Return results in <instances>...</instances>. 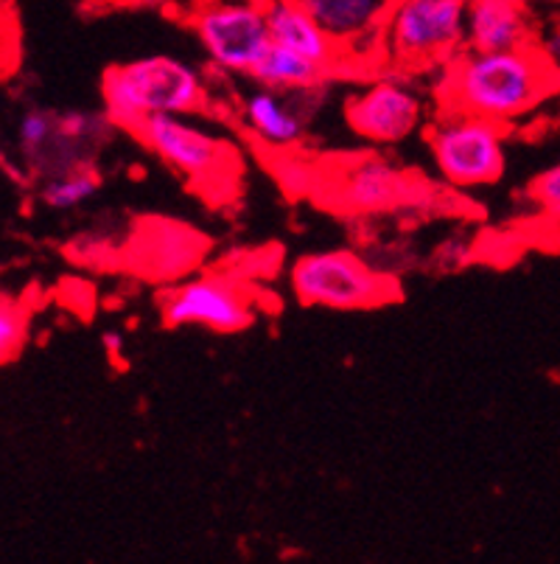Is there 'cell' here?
I'll use <instances>...</instances> for the list:
<instances>
[{
  "label": "cell",
  "instance_id": "obj_1",
  "mask_svg": "<svg viewBox=\"0 0 560 564\" xmlns=\"http://www.w3.org/2000/svg\"><path fill=\"white\" fill-rule=\"evenodd\" d=\"M560 87L536 45L510 51L462 48L435 70V105L510 127L532 116Z\"/></svg>",
  "mask_w": 560,
  "mask_h": 564
},
{
  "label": "cell",
  "instance_id": "obj_2",
  "mask_svg": "<svg viewBox=\"0 0 560 564\" xmlns=\"http://www.w3.org/2000/svg\"><path fill=\"white\" fill-rule=\"evenodd\" d=\"M208 107V76L183 56H138L101 76V110L118 132L135 135L138 127L154 116H199Z\"/></svg>",
  "mask_w": 560,
  "mask_h": 564
},
{
  "label": "cell",
  "instance_id": "obj_3",
  "mask_svg": "<svg viewBox=\"0 0 560 564\" xmlns=\"http://www.w3.org/2000/svg\"><path fill=\"white\" fill-rule=\"evenodd\" d=\"M135 138L210 205H230L239 197L244 181L241 150L197 116H154L138 127Z\"/></svg>",
  "mask_w": 560,
  "mask_h": 564
},
{
  "label": "cell",
  "instance_id": "obj_4",
  "mask_svg": "<svg viewBox=\"0 0 560 564\" xmlns=\"http://www.w3.org/2000/svg\"><path fill=\"white\" fill-rule=\"evenodd\" d=\"M320 203L342 217L376 219L407 212H435L440 197L420 174L400 169L376 152H359L342 158L339 166H328Z\"/></svg>",
  "mask_w": 560,
  "mask_h": 564
},
{
  "label": "cell",
  "instance_id": "obj_5",
  "mask_svg": "<svg viewBox=\"0 0 560 564\" xmlns=\"http://www.w3.org/2000/svg\"><path fill=\"white\" fill-rule=\"evenodd\" d=\"M292 295L303 306L333 312H364L395 304L400 299V279L351 248L308 250L292 261Z\"/></svg>",
  "mask_w": 560,
  "mask_h": 564
},
{
  "label": "cell",
  "instance_id": "obj_6",
  "mask_svg": "<svg viewBox=\"0 0 560 564\" xmlns=\"http://www.w3.org/2000/svg\"><path fill=\"white\" fill-rule=\"evenodd\" d=\"M435 174L451 192H476L507 172V127L457 110H435L424 130Z\"/></svg>",
  "mask_w": 560,
  "mask_h": 564
},
{
  "label": "cell",
  "instance_id": "obj_7",
  "mask_svg": "<svg viewBox=\"0 0 560 564\" xmlns=\"http://www.w3.org/2000/svg\"><path fill=\"white\" fill-rule=\"evenodd\" d=\"M465 48V0H393L382 32L384 65L435 74Z\"/></svg>",
  "mask_w": 560,
  "mask_h": 564
},
{
  "label": "cell",
  "instance_id": "obj_8",
  "mask_svg": "<svg viewBox=\"0 0 560 564\" xmlns=\"http://www.w3.org/2000/svg\"><path fill=\"white\" fill-rule=\"evenodd\" d=\"M259 292L233 267L197 270L161 292V315L172 329H208L239 335L259 321Z\"/></svg>",
  "mask_w": 560,
  "mask_h": 564
},
{
  "label": "cell",
  "instance_id": "obj_9",
  "mask_svg": "<svg viewBox=\"0 0 560 564\" xmlns=\"http://www.w3.org/2000/svg\"><path fill=\"white\" fill-rule=\"evenodd\" d=\"M418 74L384 65V74L364 82L345 101V124L370 147H400L426 130L429 99L415 79Z\"/></svg>",
  "mask_w": 560,
  "mask_h": 564
},
{
  "label": "cell",
  "instance_id": "obj_10",
  "mask_svg": "<svg viewBox=\"0 0 560 564\" xmlns=\"http://www.w3.org/2000/svg\"><path fill=\"white\" fill-rule=\"evenodd\" d=\"M191 32L213 70L250 79L270 48L264 0H208L194 12Z\"/></svg>",
  "mask_w": 560,
  "mask_h": 564
},
{
  "label": "cell",
  "instance_id": "obj_11",
  "mask_svg": "<svg viewBox=\"0 0 560 564\" xmlns=\"http://www.w3.org/2000/svg\"><path fill=\"white\" fill-rule=\"evenodd\" d=\"M331 82L303 90H275L253 82L235 101V124L266 155L303 150L308 130L328 101Z\"/></svg>",
  "mask_w": 560,
  "mask_h": 564
},
{
  "label": "cell",
  "instance_id": "obj_12",
  "mask_svg": "<svg viewBox=\"0 0 560 564\" xmlns=\"http://www.w3.org/2000/svg\"><path fill=\"white\" fill-rule=\"evenodd\" d=\"M210 242L194 225L166 217H141L123 242V267L132 275L172 286L202 267Z\"/></svg>",
  "mask_w": 560,
  "mask_h": 564
},
{
  "label": "cell",
  "instance_id": "obj_13",
  "mask_svg": "<svg viewBox=\"0 0 560 564\" xmlns=\"http://www.w3.org/2000/svg\"><path fill=\"white\" fill-rule=\"evenodd\" d=\"M116 132L118 127L105 110H54L43 143L20 161L37 181L70 169H92Z\"/></svg>",
  "mask_w": 560,
  "mask_h": 564
},
{
  "label": "cell",
  "instance_id": "obj_14",
  "mask_svg": "<svg viewBox=\"0 0 560 564\" xmlns=\"http://www.w3.org/2000/svg\"><path fill=\"white\" fill-rule=\"evenodd\" d=\"M328 37L362 70L384 65L382 32L393 0H300Z\"/></svg>",
  "mask_w": 560,
  "mask_h": 564
},
{
  "label": "cell",
  "instance_id": "obj_15",
  "mask_svg": "<svg viewBox=\"0 0 560 564\" xmlns=\"http://www.w3.org/2000/svg\"><path fill=\"white\" fill-rule=\"evenodd\" d=\"M266 25H270V43L284 45L308 56L311 63L331 70L337 79H345L351 74H364L353 59L342 54L337 43L328 37V32L315 20V14L303 7L300 0H264Z\"/></svg>",
  "mask_w": 560,
  "mask_h": 564
},
{
  "label": "cell",
  "instance_id": "obj_16",
  "mask_svg": "<svg viewBox=\"0 0 560 564\" xmlns=\"http://www.w3.org/2000/svg\"><path fill=\"white\" fill-rule=\"evenodd\" d=\"M532 43L530 0H465V48L510 51Z\"/></svg>",
  "mask_w": 560,
  "mask_h": 564
},
{
  "label": "cell",
  "instance_id": "obj_17",
  "mask_svg": "<svg viewBox=\"0 0 560 564\" xmlns=\"http://www.w3.org/2000/svg\"><path fill=\"white\" fill-rule=\"evenodd\" d=\"M333 79L337 76L328 68L311 63L308 56L297 54V51H289L275 43H270V48L264 51L261 63L255 65L253 76H250V82L275 87V90H303V87H317Z\"/></svg>",
  "mask_w": 560,
  "mask_h": 564
},
{
  "label": "cell",
  "instance_id": "obj_18",
  "mask_svg": "<svg viewBox=\"0 0 560 564\" xmlns=\"http://www.w3.org/2000/svg\"><path fill=\"white\" fill-rule=\"evenodd\" d=\"M101 183L105 181H101L99 166L70 169V172L51 174V177L40 181L37 197L48 212L70 214L76 208H85L87 203L99 197Z\"/></svg>",
  "mask_w": 560,
  "mask_h": 564
},
{
  "label": "cell",
  "instance_id": "obj_19",
  "mask_svg": "<svg viewBox=\"0 0 560 564\" xmlns=\"http://www.w3.org/2000/svg\"><path fill=\"white\" fill-rule=\"evenodd\" d=\"M272 177L277 181L281 192L286 197H315L320 199L322 188H326L328 163L308 161L300 150L295 152H277V155H266Z\"/></svg>",
  "mask_w": 560,
  "mask_h": 564
},
{
  "label": "cell",
  "instance_id": "obj_20",
  "mask_svg": "<svg viewBox=\"0 0 560 564\" xmlns=\"http://www.w3.org/2000/svg\"><path fill=\"white\" fill-rule=\"evenodd\" d=\"M31 301L18 292L0 290V368L23 354L31 335Z\"/></svg>",
  "mask_w": 560,
  "mask_h": 564
},
{
  "label": "cell",
  "instance_id": "obj_21",
  "mask_svg": "<svg viewBox=\"0 0 560 564\" xmlns=\"http://www.w3.org/2000/svg\"><path fill=\"white\" fill-rule=\"evenodd\" d=\"M123 242H127V234L110 236L107 230H85L76 236L68 253L76 264L85 267H99V270L110 267V256L123 267Z\"/></svg>",
  "mask_w": 560,
  "mask_h": 564
},
{
  "label": "cell",
  "instance_id": "obj_22",
  "mask_svg": "<svg viewBox=\"0 0 560 564\" xmlns=\"http://www.w3.org/2000/svg\"><path fill=\"white\" fill-rule=\"evenodd\" d=\"M527 197L543 219L560 225V161L532 177L530 186H527Z\"/></svg>",
  "mask_w": 560,
  "mask_h": 564
},
{
  "label": "cell",
  "instance_id": "obj_23",
  "mask_svg": "<svg viewBox=\"0 0 560 564\" xmlns=\"http://www.w3.org/2000/svg\"><path fill=\"white\" fill-rule=\"evenodd\" d=\"M14 40H18V20H14L12 0H0V63L12 59Z\"/></svg>",
  "mask_w": 560,
  "mask_h": 564
},
{
  "label": "cell",
  "instance_id": "obj_24",
  "mask_svg": "<svg viewBox=\"0 0 560 564\" xmlns=\"http://www.w3.org/2000/svg\"><path fill=\"white\" fill-rule=\"evenodd\" d=\"M536 51L543 56V63L560 76V23L549 25L547 32H536Z\"/></svg>",
  "mask_w": 560,
  "mask_h": 564
},
{
  "label": "cell",
  "instance_id": "obj_25",
  "mask_svg": "<svg viewBox=\"0 0 560 564\" xmlns=\"http://www.w3.org/2000/svg\"><path fill=\"white\" fill-rule=\"evenodd\" d=\"M101 343H105V351L110 354L112 360H116V362H121L123 346H127V340H123V335H121V332H116V329L105 332V337H101Z\"/></svg>",
  "mask_w": 560,
  "mask_h": 564
}]
</instances>
